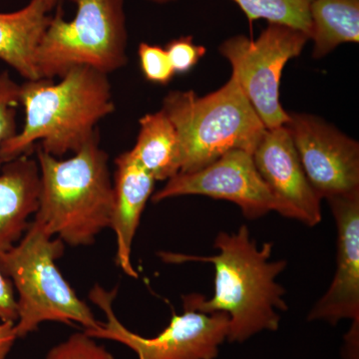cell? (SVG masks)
<instances>
[{
  "instance_id": "cell-1",
  "label": "cell",
  "mask_w": 359,
  "mask_h": 359,
  "mask_svg": "<svg viewBox=\"0 0 359 359\" xmlns=\"http://www.w3.org/2000/svg\"><path fill=\"white\" fill-rule=\"evenodd\" d=\"M214 257L163 254L169 263L202 262L215 268V292L184 295V309L204 313H224L230 318L229 341L243 342L263 330L275 332L280 325L278 311H287L285 290L276 278L287 268L285 261H271L273 244L261 247L242 226L236 233L221 231L215 240Z\"/></svg>"
},
{
  "instance_id": "cell-2",
  "label": "cell",
  "mask_w": 359,
  "mask_h": 359,
  "mask_svg": "<svg viewBox=\"0 0 359 359\" xmlns=\"http://www.w3.org/2000/svg\"><path fill=\"white\" fill-rule=\"evenodd\" d=\"M25 108L22 129L0 145V163L29 155L34 144L60 158L76 153L97 133V125L115 111L108 75L88 66L72 68L58 83L25 80L20 85Z\"/></svg>"
},
{
  "instance_id": "cell-3",
  "label": "cell",
  "mask_w": 359,
  "mask_h": 359,
  "mask_svg": "<svg viewBox=\"0 0 359 359\" xmlns=\"http://www.w3.org/2000/svg\"><path fill=\"white\" fill-rule=\"evenodd\" d=\"M39 166V208L34 219L51 236L71 247H86L110 228L113 181L109 157L99 134L69 159L36 150Z\"/></svg>"
},
{
  "instance_id": "cell-4",
  "label": "cell",
  "mask_w": 359,
  "mask_h": 359,
  "mask_svg": "<svg viewBox=\"0 0 359 359\" xmlns=\"http://www.w3.org/2000/svg\"><path fill=\"white\" fill-rule=\"evenodd\" d=\"M162 110L178 134L180 173L203 169L235 149L252 154L266 129L233 74L204 97L192 90L170 92Z\"/></svg>"
},
{
  "instance_id": "cell-5",
  "label": "cell",
  "mask_w": 359,
  "mask_h": 359,
  "mask_svg": "<svg viewBox=\"0 0 359 359\" xmlns=\"http://www.w3.org/2000/svg\"><path fill=\"white\" fill-rule=\"evenodd\" d=\"M65 249L60 238L33 219L20 242L0 254V269L18 290V339L27 337L47 321L76 323L84 330L100 325L59 271L56 261Z\"/></svg>"
},
{
  "instance_id": "cell-6",
  "label": "cell",
  "mask_w": 359,
  "mask_h": 359,
  "mask_svg": "<svg viewBox=\"0 0 359 359\" xmlns=\"http://www.w3.org/2000/svg\"><path fill=\"white\" fill-rule=\"evenodd\" d=\"M74 18H63L60 6L51 16L35 53L40 79L62 78L78 66L109 74L127 65L124 0H74Z\"/></svg>"
},
{
  "instance_id": "cell-7",
  "label": "cell",
  "mask_w": 359,
  "mask_h": 359,
  "mask_svg": "<svg viewBox=\"0 0 359 359\" xmlns=\"http://www.w3.org/2000/svg\"><path fill=\"white\" fill-rule=\"evenodd\" d=\"M309 40L301 30L269 23L257 40L237 35L219 47L266 129L285 126L289 121V113L280 102V79L285 66L299 56Z\"/></svg>"
},
{
  "instance_id": "cell-8",
  "label": "cell",
  "mask_w": 359,
  "mask_h": 359,
  "mask_svg": "<svg viewBox=\"0 0 359 359\" xmlns=\"http://www.w3.org/2000/svg\"><path fill=\"white\" fill-rule=\"evenodd\" d=\"M116 290L96 285L89 297L105 313L107 321L95 330H84L93 339L114 340L128 346L138 359H215L228 339L230 318L224 313H204L184 309L173 314L169 325L154 337L134 334L120 323L113 311Z\"/></svg>"
},
{
  "instance_id": "cell-9",
  "label": "cell",
  "mask_w": 359,
  "mask_h": 359,
  "mask_svg": "<svg viewBox=\"0 0 359 359\" xmlns=\"http://www.w3.org/2000/svg\"><path fill=\"white\" fill-rule=\"evenodd\" d=\"M285 125L304 173L320 199L359 191V144L325 120L289 113Z\"/></svg>"
},
{
  "instance_id": "cell-10",
  "label": "cell",
  "mask_w": 359,
  "mask_h": 359,
  "mask_svg": "<svg viewBox=\"0 0 359 359\" xmlns=\"http://www.w3.org/2000/svg\"><path fill=\"white\" fill-rule=\"evenodd\" d=\"M190 195L229 201L237 205L249 219L276 212L275 199L257 171L252 154L238 149L229 151L198 171L177 174L151 199L159 203Z\"/></svg>"
},
{
  "instance_id": "cell-11",
  "label": "cell",
  "mask_w": 359,
  "mask_h": 359,
  "mask_svg": "<svg viewBox=\"0 0 359 359\" xmlns=\"http://www.w3.org/2000/svg\"><path fill=\"white\" fill-rule=\"evenodd\" d=\"M252 157L275 199L276 212L308 226L320 223L321 199L304 173L287 127L264 130Z\"/></svg>"
},
{
  "instance_id": "cell-12",
  "label": "cell",
  "mask_w": 359,
  "mask_h": 359,
  "mask_svg": "<svg viewBox=\"0 0 359 359\" xmlns=\"http://www.w3.org/2000/svg\"><path fill=\"white\" fill-rule=\"evenodd\" d=\"M337 229V271L309 320L359 321V191L327 200Z\"/></svg>"
},
{
  "instance_id": "cell-13",
  "label": "cell",
  "mask_w": 359,
  "mask_h": 359,
  "mask_svg": "<svg viewBox=\"0 0 359 359\" xmlns=\"http://www.w3.org/2000/svg\"><path fill=\"white\" fill-rule=\"evenodd\" d=\"M110 228L117 240V264L130 278L139 275L132 264V245L144 209L154 193L156 180L132 159L128 151L115 160Z\"/></svg>"
},
{
  "instance_id": "cell-14",
  "label": "cell",
  "mask_w": 359,
  "mask_h": 359,
  "mask_svg": "<svg viewBox=\"0 0 359 359\" xmlns=\"http://www.w3.org/2000/svg\"><path fill=\"white\" fill-rule=\"evenodd\" d=\"M39 166L29 155L4 163L0 172V254L18 244L39 208Z\"/></svg>"
},
{
  "instance_id": "cell-15",
  "label": "cell",
  "mask_w": 359,
  "mask_h": 359,
  "mask_svg": "<svg viewBox=\"0 0 359 359\" xmlns=\"http://www.w3.org/2000/svg\"><path fill=\"white\" fill-rule=\"evenodd\" d=\"M50 9L42 0H30L14 13H0V60L25 80L40 79L35 53L50 22Z\"/></svg>"
},
{
  "instance_id": "cell-16",
  "label": "cell",
  "mask_w": 359,
  "mask_h": 359,
  "mask_svg": "<svg viewBox=\"0 0 359 359\" xmlns=\"http://www.w3.org/2000/svg\"><path fill=\"white\" fill-rule=\"evenodd\" d=\"M136 144L128 151L156 181H168L181 171V147L176 128L162 109L139 120Z\"/></svg>"
},
{
  "instance_id": "cell-17",
  "label": "cell",
  "mask_w": 359,
  "mask_h": 359,
  "mask_svg": "<svg viewBox=\"0 0 359 359\" xmlns=\"http://www.w3.org/2000/svg\"><path fill=\"white\" fill-rule=\"evenodd\" d=\"M309 16L314 58L325 57L340 44L359 41V0H313Z\"/></svg>"
},
{
  "instance_id": "cell-18",
  "label": "cell",
  "mask_w": 359,
  "mask_h": 359,
  "mask_svg": "<svg viewBox=\"0 0 359 359\" xmlns=\"http://www.w3.org/2000/svg\"><path fill=\"white\" fill-rule=\"evenodd\" d=\"M244 11L250 22L268 20L294 27L306 33L311 39V22L309 6L313 0H233Z\"/></svg>"
},
{
  "instance_id": "cell-19",
  "label": "cell",
  "mask_w": 359,
  "mask_h": 359,
  "mask_svg": "<svg viewBox=\"0 0 359 359\" xmlns=\"http://www.w3.org/2000/svg\"><path fill=\"white\" fill-rule=\"evenodd\" d=\"M46 359H115L105 348L96 344L86 332H76L47 354Z\"/></svg>"
},
{
  "instance_id": "cell-20",
  "label": "cell",
  "mask_w": 359,
  "mask_h": 359,
  "mask_svg": "<svg viewBox=\"0 0 359 359\" xmlns=\"http://www.w3.org/2000/svg\"><path fill=\"white\" fill-rule=\"evenodd\" d=\"M139 60L144 77L152 83L167 85L173 80L175 73L166 49L159 45L142 42L138 47Z\"/></svg>"
},
{
  "instance_id": "cell-21",
  "label": "cell",
  "mask_w": 359,
  "mask_h": 359,
  "mask_svg": "<svg viewBox=\"0 0 359 359\" xmlns=\"http://www.w3.org/2000/svg\"><path fill=\"white\" fill-rule=\"evenodd\" d=\"M20 105V85L8 72L0 74V145L18 133L16 108ZM2 166L0 163V167Z\"/></svg>"
},
{
  "instance_id": "cell-22",
  "label": "cell",
  "mask_w": 359,
  "mask_h": 359,
  "mask_svg": "<svg viewBox=\"0 0 359 359\" xmlns=\"http://www.w3.org/2000/svg\"><path fill=\"white\" fill-rule=\"evenodd\" d=\"M165 49L176 74L192 70L207 52L203 45L194 43L192 36H181L171 40Z\"/></svg>"
},
{
  "instance_id": "cell-23",
  "label": "cell",
  "mask_w": 359,
  "mask_h": 359,
  "mask_svg": "<svg viewBox=\"0 0 359 359\" xmlns=\"http://www.w3.org/2000/svg\"><path fill=\"white\" fill-rule=\"evenodd\" d=\"M0 320H18V302L14 294L13 283L0 269Z\"/></svg>"
},
{
  "instance_id": "cell-24",
  "label": "cell",
  "mask_w": 359,
  "mask_h": 359,
  "mask_svg": "<svg viewBox=\"0 0 359 359\" xmlns=\"http://www.w3.org/2000/svg\"><path fill=\"white\" fill-rule=\"evenodd\" d=\"M18 339L15 332V323L1 321L0 323V359H6Z\"/></svg>"
},
{
  "instance_id": "cell-25",
  "label": "cell",
  "mask_w": 359,
  "mask_h": 359,
  "mask_svg": "<svg viewBox=\"0 0 359 359\" xmlns=\"http://www.w3.org/2000/svg\"><path fill=\"white\" fill-rule=\"evenodd\" d=\"M45 4H46L47 7H48L50 11L54 8L56 6H57L58 0H42Z\"/></svg>"
},
{
  "instance_id": "cell-26",
  "label": "cell",
  "mask_w": 359,
  "mask_h": 359,
  "mask_svg": "<svg viewBox=\"0 0 359 359\" xmlns=\"http://www.w3.org/2000/svg\"><path fill=\"white\" fill-rule=\"evenodd\" d=\"M150 1L155 2V4H165L169 2L176 1V0H150Z\"/></svg>"
}]
</instances>
